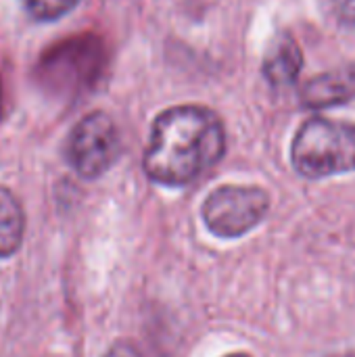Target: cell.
I'll return each instance as SVG.
<instances>
[{
    "mask_svg": "<svg viewBox=\"0 0 355 357\" xmlns=\"http://www.w3.org/2000/svg\"><path fill=\"white\" fill-rule=\"evenodd\" d=\"M226 151L224 123L201 105H180L157 115L144 151V172L161 186H186L211 169Z\"/></svg>",
    "mask_w": 355,
    "mask_h": 357,
    "instance_id": "cell-1",
    "label": "cell"
},
{
    "mask_svg": "<svg viewBox=\"0 0 355 357\" xmlns=\"http://www.w3.org/2000/svg\"><path fill=\"white\" fill-rule=\"evenodd\" d=\"M293 167L312 180L355 172V123L312 117L295 134Z\"/></svg>",
    "mask_w": 355,
    "mask_h": 357,
    "instance_id": "cell-2",
    "label": "cell"
},
{
    "mask_svg": "<svg viewBox=\"0 0 355 357\" xmlns=\"http://www.w3.org/2000/svg\"><path fill=\"white\" fill-rule=\"evenodd\" d=\"M270 211V197L259 186H220L201 207L207 230L218 238H241L257 228Z\"/></svg>",
    "mask_w": 355,
    "mask_h": 357,
    "instance_id": "cell-3",
    "label": "cell"
},
{
    "mask_svg": "<svg viewBox=\"0 0 355 357\" xmlns=\"http://www.w3.org/2000/svg\"><path fill=\"white\" fill-rule=\"evenodd\" d=\"M119 155V132L115 121L94 111L80 119L67 140V161L77 176L94 180L103 176Z\"/></svg>",
    "mask_w": 355,
    "mask_h": 357,
    "instance_id": "cell-4",
    "label": "cell"
},
{
    "mask_svg": "<svg viewBox=\"0 0 355 357\" xmlns=\"http://www.w3.org/2000/svg\"><path fill=\"white\" fill-rule=\"evenodd\" d=\"M355 98V65H341L312 77L301 90V102L308 109H326L352 102Z\"/></svg>",
    "mask_w": 355,
    "mask_h": 357,
    "instance_id": "cell-5",
    "label": "cell"
},
{
    "mask_svg": "<svg viewBox=\"0 0 355 357\" xmlns=\"http://www.w3.org/2000/svg\"><path fill=\"white\" fill-rule=\"evenodd\" d=\"M301 67H303V56L297 42L291 36L282 33L270 44L262 69L272 86H289L299 77Z\"/></svg>",
    "mask_w": 355,
    "mask_h": 357,
    "instance_id": "cell-6",
    "label": "cell"
},
{
    "mask_svg": "<svg viewBox=\"0 0 355 357\" xmlns=\"http://www.w3.org/2000/svg\"><path fill=\"white\" fill-rule=\"evenodd\" d=\"M23 232V207L8 188L0 186V257H10L19 251Z\"/></svg>",
    "mask_w": 355,
    "mask_h": 357,
    "instance_id": "cell-7",
    "label": "cell"
},
{
    "mask_svg": "<svg viewBox=\"0 0 355 357\" xmlns=\"http://www.w3.org/2000/svg\"><path fill=\"white\" fill-rule=\"evenodd\" d=\"M80 0H23L27 13L38 21H56L75 8Z\"/></svg>",
    "mask_w": 355,
    "mask_h": 357,
    "instance_id": "cell-8",
    "label": "cell"
},
{
    "mask_svg": "<svg viewBox=\"0 0 355 357\" xmlns=\"http://www.w3.org/2000/svg\"><path fill=\"white\" fill-rule=\"evenodd\" d=\"M335 17L345 23V25H355V0H328Z\"/></svg>",
    "mask_w": 355,
    "mask_h": 357,
    "instance_id": "cell-9",
    "label": "cell"
},
{
    "mask_svg": "<svg viewBox=\"0 0 355 357\" xmlns=\"http://www.w3.org/2000/svg\"><path fill=\"white\" fill-rule=\"evenodd\" d=\"M105 357H140V354H138V349H136L132 343L121 341V343H115V345L107 351V356Z\"/></svg>",
    "mask_w": 355,
    "mask_h": 357,
    "instance_id": "cell-10",
    "label": "cell"
},
{
    "mask_svg": "<svg viewBox=\"0 0 355 357\" xmlns=\"http://www.w3.org/2000/svg\"><path fill=\"white\" fill-rule=\"evenodd\" d=\"M226 357H251V356H247V354H230V356H226Z\"/></svg>",
    "mask_w": 355,
    "mask_h": 357,
    "instance_id": "cell-11",
    "label": "cell"
},
{
    "mask_svg": "<svg viewBox=\"0 0 355 357\" xmlns=\"http://www.w3.org/2000/svg\"><path fill=\"white\" fill-rule=\"evenodd\" d=\"M337 357H355L354 354H352V356H337Z\"/></svg>",
    "mask_w": 355,
    "mask_h": 357,
    "instance_id": "cell-12",
    "label": "cell"
}]
</instances>
